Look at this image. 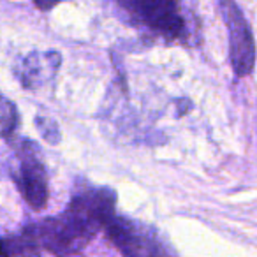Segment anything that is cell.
<instances>
[{"label": "cell", "instance_id": "cell-1", "mask_svg": "<svg viewBox=\"0 0 257 257\" xmlns=\"http://www.w3.org/2000/svg\"><path fill=\"white\" fill-rule=\"evenodd\" d=\"M116 213V192L109 187H83L60 215L23 227L41 253L78 255Z\"/></svg>", "mask_w": 257, "mask_h": 257}, {"label": "cell", "instance_id": "cell-2", "mask_svg": "<svg viewBox=\"0 0 257 257\" xmlns=\"http://www.w3.org/2000/svg\"><path fill=\"white\" fill-rule=\"evenodd\" d=\"M15 166L11 168V178L18 187L25 203L34 211H43L50 199L46 166L41 161L39 148L34 141L22 140L15 147Z\"/></svg>", "mask_w": 257, "mask_h": 257}, {"label": "cell", "instance_id": "cell-3", "mask_svg": "<svg viewBox=\"0 0 257 257\" xmlns=\"http://www.w3.org/2000/svg\"><path fill=\"white\" fill-rule=\"evenodd\" d=\"M102 231L121 255L150 257L175 253V250L168 246V243L161 238L157 229L121 215L114 213Z\"/></svg>", "mask_w": 257, "mask_h": 257}, {"label": "cell", "instance_id": "cell-4", "mask_svg": "<svg viewBox=\"0 0 257 257\" xmlns=\"http://www.w3.org/2000/svg\"><path fill=\"white\" fill-rule=\"evenodd\" d=\"M125 4L148 32L164 43H187V23L180 0H125Z\"/></svg>", "mask_w": 257, "mask_h": 257}, {"label": "cell", "instance_id": "cell-5", "mask_svg": "<svg viewBox=\"0 0 257 257\" xmlns=\"http://www.w3.org/2000/svg\"><path fill=\"white\" fill-rule=\"evenodd\" d=\"M222 18L227 27L229 60L236 78H246L252 74L255 64V44L250 25L236 0H218Z\"/></svg>", "mask_w": 257, "mask_h": 257}, {"label": "cell", "instance_id": "cell-6", "mask_svg": "<svg viewBox=\"0 0 257 257\" xmlns=\"http://www.w3.org/2000/svg\"><path fill=\"white\" fill-rule=\"evenodd\" d=\"M62 65V57L58 51H32L16 67V78L23 88L36 90L46 85L55 78Z\"/></svg>", "mask_w": 257, "mask_h": 257}, {"label": "cell", "instance_id": "cell-7", "mask_svg": "<svg viewBox=\"0 0 257 257\" xmlns=\"http://www.w3.org/2000/svg\"><path fill=\"white\" fill-rule=\"evenodd\" d=\"M20 123L18 107L11 99L0 93V138H11Z\"/></svg>", "mask_w": 257, "mask_h": 257}, {"label": "cell", "instance_id": "cell-8", "mask_svg": "<svg viewBox=\"0 0 257 257\" xmlns=\"http://www.w3.org/2000/svg\"><path fill=\"white\" fill-rule=\"evenodd\" d=\"M36 125H37V128H39L41 136H43L50 145H58V143H60V138H62L60 136V128H58L57 121H55L53 118L39 114V116L36 118Z\"/></svg>", "mask_w": 257, "mask_h": 257}, {"label": "cell", "instance_id": "cell-9", "mask_svg": "<svg viewBox=\"0 0 257 257\" xmlns=\"http://www.w3.org/2000/svg\"><path fill=\"white\" fill-rule=\"evenodd\" d=\"M60 2H64V0H34V4L39 11H50V9L57 8Z\"/></svg>", "mask_w": 257, "mask_h": 257}, {"label": "cell", "instance_id": "cell-10", "mask_svg": "<svg viewBox=\"0 0 257 257\" xmlns=\"http://www.w3.org/2000/svg\"><path fill=\"white\" fill-rule=\"evenodd\" d=\"M118 4H121V6H125V0H116Z\"/></svg>", "mask_w": 257, "mask_h": 257}]
</instances>
